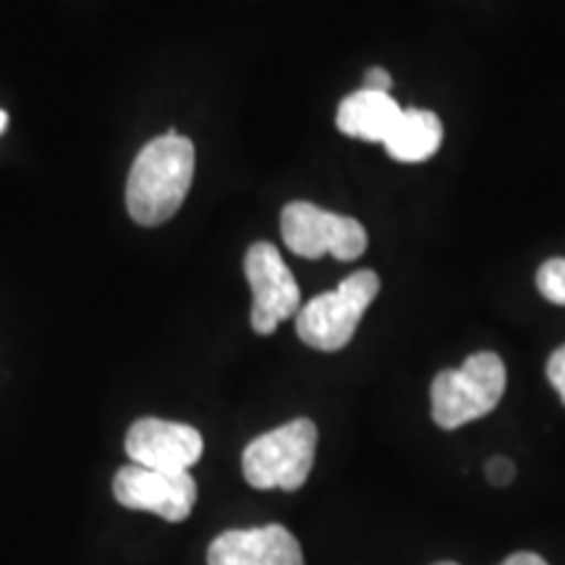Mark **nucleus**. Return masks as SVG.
Returning <instances> with one entry per match:
<instances>
[{"mask_svg": "<svg viewBox=\"0 0 565 565\" xmlns=\"http://www.w3.org/2000/svg\"><path fill=\"white\" fill-rule=\"evenodd\" d=\"M6 126H9V116H6V110H0V134L6 131Z\"/></svg>", "mask_w": 565, "mask_h": 565, "instance_id": "nucleus-17", "label": "nucleus"}, {"mask_svg": "<svg viewBox=\"0 0 565 565\" xmlns=\"http://www.w3.org/2000/svg\"><path fill=\"white\" fill-rule=\"evenodd\" d=\"M536 288L547 301L565 307V259H547L536 273Z\"/></svg>", "mask_w": 565, "mask_h": 565, "instance_id": "nucleus-12", "label": "nucleus"}, {"mask_svg": "<svg viewBox=\"0 0 565 565\" xmlns=\"http://www.w3.org/2000/svg\"><path fill=\"white\" fill-rule=\"evenodd\" d=\"M207 565H303L299 540L286 526L233 529L212 542Z\"/></svg>", "mask_w": 565, "mask_h": 565, "instance_id": "nucleus-9", "label": "nucleus"}, {"mask_svg": "<svg viewBox=\"0 0 565 565\" xmlns=\"http://www.w3.org/2000/svg\"><path fill=\"white\" fill-rule=\"evenodd\" d=\"M437 565H456V563H437Z\"/></svg>", "mask_w": 565, "mask_h": 565, "instance_id": "nucleus-18", "label": "nucleus"}, {"mask_svg": "<svg viewBox=\"0 0 565 565\" xmlns=\"http://www.w3.org/2000/svg\"><path fill=\"white\" fill-rule=\"evenodd\" d=\"M513 477H515V466H513L511 458L498 456V458H492L490 463H487V479H490L494 487L511 484Z\"/></svg>", "mask_w": 565, "mask_h": 565, "instance_id": "nucleus-14", "label": "nucleus"}, {"mask_svg": "<svg viewBox=\"0 0 565 565\" xmlns=\"http://www.w3.org/2000/svg\"><path fill=\"white\" fill-rule=\"evenodd\" d=\"M547 380L553 383V387L557 391V395H561V401L565 406V345H561V349L553 351V356H550Z\"/></svg>", "mask_w": 565, "mask_h": 565, "instance_id": "nucleus-13", "label": "nucleus"}, {"mask_svg": "<svg viewBox=\"0 0 565 565\" xmlns=\"http://www.w3.org/2000/svg\"><path fill=\"white\" fill-rule=\"evenodd\" d=\"M317 427L312 419H294L273 433L259 435L244 450V477L254 490L303 487L315 466Z\"/></svg>", "mask_w": 565, "mask_h": 565, "instance_id": "nucleus-3", "label": "nucleus"}, {"mask_svg": "<svg viewBox=\"0 0 565 565\" xmlns=\"http://www.w3.org/2000/svg\"><path fill=\"white\" fill-rule=\"evenodd\" d=\"M401 113H404V108L393 100L391 92L359 89L338 105L335 124L345 137L385 141L395 121L401 118Z\"/></svg>", "mask_w": 565, "mask_h": 565, "instance_id": "nucleus-10", "label": "nucleus"}, {"mask_svg": "<svg viewBox=\"0 0 565 565\" xmlns=\"http://www.w3.org/2000/svg\"><path fill=\"white\" fill-rule=\"evenodd\" d=\"M505 364L498 353L479 351L466 359L461 370H445L433 383V419L443 429H458L482 419L503 401Z\"/></svg>", "mask_w": 565, "mask_h": 565, "instance_id": "nucleus-2", "label": "nucleus"}, {"mask_svg": "<svg viewBox=\"0 0 565 565\" xmlns=\"http://www.w3.org/2000/svg\"><path fill=\"white\" fill-rule=\"evenodd\" d=\"M194 179V145L168 131L141 147L126 183V207L139 225L168 223L181 210Z\"/></svg>", "mask_w": 565, "mask_h": 565, "instance_id": "nucleus-1", "label": "nucleus"}, {"mask_svg": "<svg viewBox=\"0 0 565 565\" xmlns=\"http://www.w3.org/2000/svg\"><path fill=\"white\" fill-rule=\"evenodd\" d=\"M113 494L124 508L154 513L175 524L192 513L196 482L189 471H158L131 463L113 479Z\"/></svg>", "mask_w": 565, "mask_h": 565, "instance_id": "nucleus-7", "label": "nucleus"}, {"mask_svg": "<svg viewBox=\"0 0 565 565\" xmlns=\"http://www.w3.org/2000/svg\"><path fill=\"white\" fill-rule=\"evenodd\" d=\"M387 154L398 162H424L440 150L443 124L433 110L406 108L383 141Z\"/></svg>", "mask_w": 565, "mask_h": 565, "instance_id": "nucleus-11", "label": "nucleus"}, {"mask_svg": "<svg viewBox=\"0 0 565 565\" xmlns=\"http://www.w3.org/2000/svg\"><path fill=\"white\" fill-rule=\"evenodd\" d=\"M500 565H547V563L542 561L540 555H534V553H515V555H511L505 563H500Z\"/></svg>", "mask_w": 565, "mask_h": 565, "instance_id": "nucleus-16", "label": "nucleus"}, {"mask_svg": "<svg viewBox=\"0 0 565 565\" xmlns=\"http://www.w3.org/2000/svg\"><path fill=\"white\" fill-rule=\"evenodd\" d=\"M280 233L288 249L303 259L333 254L341 263H353L366 252V231L356 217L335 215L312 202L286 204L280 215Z\"/></svg>", "mask_w": 565, "mask_h": 565, "instance_id": "nucleus-5", "label": "nucleus"}, {"mask_svg": "<svg viewBox=\"0 0 565 565\" xmlns=\"http://www.w3.org/2000/svg\"><path fill=\"white\" fill-rule=\"evenodd\" d=\"M393 87V76L387 74L385 68H370L364 76V89H374V92H391Z\"/></svg>", "mask_w": 565, "mask_h": 565, "instance_id": "nucleus-15", "label": "nucleus"}, {"mask_svg": "<svg viewBox=\"0 0 565 565\" xmlns=\"http://www.w3.org/2000/svg\"><path fill=\"white\" fill-rule=\"evenodd\" d=\"M244 273L252 286V328L259 335H273L280 322L291 320L301 309V291L294 273L282 263L273 244H252L244 257Z\"/></svg>", "mask_w": 565, "mask_h": 565, "instance_id": "nucleus-6", "label": "nucleus"}, {"mask_svg": "<svg viewBox=\"0 0 565 565\" xmlns=\"http://www.w3.org/2000/svg\"><path fill=\"white\" fill-rule=\"evenodd\" d=\"M204 443L194 427L166 419H139L126 435V454L137 466L158 471H189L202 458Z\"/></svg>", "mask_w": 565, "mask_h": 565, "instance_id": "nucleus-8", "label": "nucleus"}, {"mask_svg": "<svg viewBox=\"0 0 565 565\" xmlns=\"http://www.w3.org/2000/svg\"><path fill=\"white\" fill-rule=\"evenodd\" d=\"M380 294L374 270H356L335 291L315 296L296 315V333L317 351H341L351 343L359 322Z\"/></svg>", "mask_w": 565, "mask_h": 565, "instance_id": "nucleus-4", "label": "nucleus"}]
</instances>
